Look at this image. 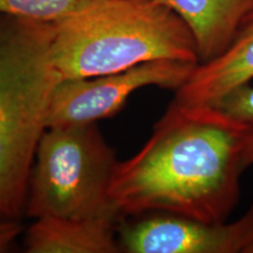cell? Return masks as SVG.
<instances>
[{"label":"cell","instance_id":"obj_8","mask_svg":"<svg viewBox=\"0 0 253 253\" xmlns=\"http://www.w3.org/2000/svg\"><path fill=\"white\" fill-rule=\"evenodd\" d=\"M172 9L194 37L199 62L225 50L253 12V0H160Z\"/></svg>","mask_w":253,"mask_h":253},{"label":"cell","instance_id":"obj_10","mask_svg":"<svg viewBox=\"0 0 253 253\" xmlns=\"http://www.w3.org/2000/svg\"><path fill=\"white\" fill-rule=\"evenodd\" d=\"M95 0H0V14L54 24L81 11Z\"/></svg>","mask_w":253,"mask_h":253},{"label":"cell","instance_id":"obj_11","mask_svg":"<svg viewBox=\"0 0 253 253\" xmlns=\"http://www.w3.org/2000/svg\"><path fill=\"white\" fill-rule=\"evenodd\" d=\"M230 116L248 126L249 144L246 150V166H253V86L251 82L230 90L221 99L212 104Z\"/></svg>","mask_w":253,"mask_h":253},{"label":"cell","instance_id":"obj_4","mask_svg":"<svg viewBox=\"0 0 253 253\" xmlns=\"http://www.w3.org/2000/svg\"><path fill=\"white\" fill-rule=\"evenodd\" d=\"M116 164L96 123L46 128L32 166L25 211L33 218L115 219L109 185Z\"/></svg>","mask_w":253,"mask_h":253},{"label":"cell","instance_id":"obj_1","mask_svg":"<svg viewBox=\"0 0 253 253\" xmlns=\"http://www.w3.org/2000/svg\"><path fill=\"white\" fill-rule=\"evenodd\" d=\"M249 135L248 126L219 108L172 101L143 148L116 164L109 185L114 210L227 220L248 169Z\"/></svg>","mask_w":253,"mask_h":253},{"label":"cell","instance_id":"obj_2","mask_svg":"<svg viewBox=\"0 0 253 253\" xmlns=\"http://www.w3.org/2000/svg\"><path fill=\"white\" fill-rule=\"evenodd\" d=\"M50 56L60 81L155 60L199 63L189 27L160 0H95L53 24Z\"/></svg>","mask_w":253,"mask_h":253},{"label":"cell","instance_id":"obj_12","mask_svg":"<svg viewBox=\"0 0 253 253\" xmlns=\"http://www.w3.org/2000/svg\"><path fill=\"white\" fill-rule=\"evenodd\" d=\"M20 232L21 226L17 219H6L0 217V253L7 251Z\"/></svg>","mask_w":253,"mask_h":253},{"label":"cell","instance_id":"obj_5","mask_svg":"<svg viewBox=\"0 0 253 253\" xmlns=\"http://www.w3.org/2000/svg\"><path fill=\"white\" fill-rule=\"evenodd\" d=\"M197 65L179 60H155L110 74L60 81L49 102L47 128L108 119L122 109L132 93L144 87L176 91Z\"/></svg>","mask_w":253,"mask_h":253},{"label":"cell","instance_id":"obj_3","mask_svg":"<svg viewBox=\"0 0 253 253\" xmlns=\"http://www.w3.org/2000/svg\"><path fill=\"white\" fill-rule=\"evenodd\" d=\"M53 24L0 23V217L26 209L28 182L60 79L50 56Z\"/></svg>","mask_w":253,"mask_h":253},{"label":"cell","instance_id":"obj_6","mask_svg":"<svg viewBox=\"0 0 253 253\" xmlns=\"http://www.w3.org/2000/svg\"><path fill=\"white\" fill-rule=\"evenodd\" d=\"M120 242L130 253H253V204L231 223L154 214L125 227Z\"/></svg>","mask_w":253,"mask_h":253},{"label":"cell","instance_id":"obj_9","mask_svg":"<svg viewBox=\"0 0 253 253\" xmlns=\"http://www.w3.org/2000/svg\"><path fill=\"white\" fill-rule=\"evenodd\" d=\"M26 235L30 253H115L114 219L39 217Z\"/></svg>","mask_w":253,"mask_h":253},{"label":"cell","instance_id":"obj_7","mask_svg":"<svg viewBox=\"0 0 253 253\" xmlns=\"http://www.w3.org/2000/svg\"><path fill=\"white\" fill-rule=\"evenodd\" d=\"M253 80V12L230 46L212 60L199 62L181 88L175 102L212 106L233 88Z\"/></svg>","mask_w":253,"mask_h":253}]
</instances>
